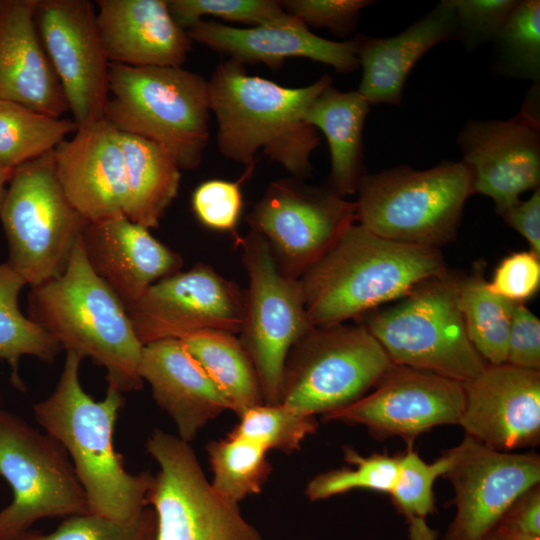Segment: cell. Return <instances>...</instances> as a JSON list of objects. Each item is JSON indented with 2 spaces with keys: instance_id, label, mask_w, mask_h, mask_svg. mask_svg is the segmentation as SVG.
<instances>
[{
  "instance_id": "1",
  "label": "cell",
  "mask_w": 540,
  "mask_h": 540,
  "mask_svg": "<svg viewBox=\"0 0 540 540\" xmlns=\"http://www.w3.org/2000/svg\"><path fill=\"white\" fill-rule=\"evenodd\" d=\"M447 273L440 249L392 241L355 223L298 281L310 324L327 327L364 316Z\"/></svg>"
},
{
  "instance_id": "2",
  "label": "cell",
  "mask_w": 540,
  "mask_h": 540,
  "mask_svg": "<svg viewBox=\"0 0 540 540\" xmlns=\"http://www.w3.org/2000/svg\"><path fill=\"white\" fill-rule=\"evenodd\" d=\"M82 358L66 351L64 367L54 391L34 405L37 422L56 439L70 457L87 497L89 512L129 520L148 506L154 476L132 474L113 446V431L123 393L108 383L103 400L95 401L82 388Z\"/></svg>"
},
{
  "instance_id": "3",
  "label": "cell",
  "mask_w": 540,
  "mask_h": 540,
  "mask_svg": "<svg viewBox=\"0 0 540 540\" xmlns=\"http://www.w3.org/2000/svg\"><path fill=\"white\" fill-rule=\"evenodd\" d=\"M207 85L209 109L218 122V147L225 157L248 167L263 150L293 177L311 175L310 157L320 138L304 114L332 85L329 76L305 87L288 88L250 75L244 65L229 59L216 67Z\"/></svg>"
},
{
  "instance_id": "4",
  "label": "cell",
  "mask_w": 540,
  "mask_h": 540,
  "mask_svg": "<svg viewBox=\"0 0 540 540\" xmlns=\"http://www.w3.org/2000/svg\"><path fill=\"white\" fill-rule=\"evenodd\" d=\"M28 314L66 351L104 367L108 383L122 393L142 388L144 345L126 306L88 262L81 237L64 271L31 287Z\"/></svg>"
},
{
  "instance_id": "5",
  "label": "cell",
  "mask_w": 540,
  "mask_h": 540,
  "mask_svg": "<svg viewBox=\"0 0 540 540\" xmlns=\"http://www.w3.org/2000/svg\"><path fill=\"white\" fill-rule=\"evenodd\" d=\"M207 81L182 67L109 64L104 119L166 149L180 169L199 166L209 141Z\"/></svg>"
},
{
  "instance_id": "6",
  "label": "cell",
  "mask_w": 540,
  "mask_h": 540,
  "mask_svg": "<svg viewBox=\"0 0 540 540\" xmlns=\"http://www.w3.org/2000/svg\"><path fill=\"white\" fill-rule=\"evenodd\" d=\"M356 192L358 224L392 241L437 249L456 237L465 202L474 194L462 161L365 173Z\"/></svg>"
},
{
  "instance_id": "7",
  "label": "cell",
  "mask_w": 540,
  "mask_h": 540,
  "mask_svg": "<svg viewBox=\"0 0 540 540\" xmlns=\"http://www.w3.org/2000/svg\"><path fill=\"white\" fill-rule=\"evenodd\" d=\"M460 278L426 281L392 305L367 313L362 323L394 365L429 371L458 382L487 363L470 342L459 304Z\"/></svg>"
},
{
  "instance_id": "8",
  "label": "cell",
  "mask_w": 540,
  "mask_h": 540,
  "mask_svg": "<svg viewBox=\"0 0 540 540\" xmlns=\"http://www.w3.org/2000/svg\"><path fill=\"white\" fill-rule=\"evenodd\" d=\"M7 263L31 287L60 275L88 221L66 196L54 150L16 168L0 206Z\"/></svg>"
},
{
  "instance_id": "9",
  "label": "cell",
  "mask_w": 540,
  "mask_h": 540,
  "mask_svg": "<svg viewBox=\"0 0 540 540\" xmlns=\"http://www.w3.org/2000/svg\"><path fill=\"white\" fill-rule=\"evenodd\" d=\"M391 365L362 323L312 327L287 354L280 404L325 416L366 395Z\"/></svg>"
},
{
  "instance_id": "10",
  "label": "cell",
  "mask_w": 540,
  "mask_h": 540,
  "mask_svg": "<svg viewBox=\"0 0 540 540\" xmlns=\"http://www.w3.org/2000/svg\"><path fill=\"white\" fill-rule=\"evenodd\" d=\"M0 475L13 491L0 511V540H17L43 518L90 513L64 447L1 405Z\"/></svg>"
},
{
  "instance_id": "11",
  "label": "cell",
  "mask_w": 540,
  "mask_h": 540,
  "mask_svg": "<svg viewBox=\"0 0 540 540\" xmlns=\"http://www.w3.org/2000/svg\"><path fill=\"white\" fill-rule=\"evenodd\" d=\"M236 242L249 280L239 340L256 370L264 404H280L287 354L313 326L299 281L279 269L266 239L250 231Z\"/></svg>"
},
{
  "instance_id": "12",
  "label": "cell",
  "mask_w": 540,
  "mask_h": 540,
  "mask_svg": "<svg viewBox=\"0 0 540 540\" xmlns=\"http://www.w3.org/2000/svg\"><path fill=\"white\" fill-rule=\"evenodd\" d=\"M146 447L160 467L147 498L157 540H264L238 504L213 490L189 443L155 429Z\"/></svg>"
},
{
  "instance_id": "13",
  "label": "cell",
  "mask_w": 540,
  "mask_h": 540,
  "mask_svg": "<svg viewBox=\"0 0 540 540\" xmlns=\"http://www.w3.org/2000/svg\"><path fill=\"white\" fill-rule=\"evenodd\" d=\"M279 269L298 280L357 221L356 204L296 177L272 181L246 216Z\"/></svg>"
},
{
  "instance_id": "14",
  "label": "cell",
  "mask_w": 540,
  "mask_h": 540,
  "mask_svg": "<svg viewBox=\"0 0 540 540\" xmlns=\"http://www.w3.org/2000/svg\"><path fill=\"white\" fill-rule=\"evenodd\" d=\"M448 452L443 477L453 487L456 513L441 540H486L511 505L539 485L538 454L497 451L469 436Z\"/></svg>"
},
{
  "instance_id": "15",
  "label": "cell",
  "mask_w": 540,
  "mask_h": 540,
  "mask_svg": "<svg viewBox=\"0 0 540 540\" xmlns=\"http://www.w3.org/2000/svg\"><path fill=\"white\" fill-rule=\"evenodd\" d=\"M244 308L245 291L239 285L198 263L157 281L126 309L146 345L203 330L239 334Z\"/></svg>"
},
{
  "instance_id": "16",
  "label": "cell",
  "mask_w": 540,
  "mask_h": 540,
  "mask_svg": "<svg viewBox=\"0 0 540 540\" xmlns=\"http://www.w3.org/2000/svg\"><path fill=\"white\" fill-rule=\"evenodd\" d=\"M38 32L79 126L104 119L109 97V60L89 0H38Z\"/></svg>"
},
{
  "instance_id": "17",
  "label": "cell",
  "mask_w": 540,
  "mask_h": 540,
  "mask_svg": "<svg viewBox=\"0 0 540 540\" xmlns=\"http://www.w3.org/2000/svg\"><path fill=\"white\" fill-rule=\"evenodd\" d=\"M373 388L324 420L364 426L377 439L398 436L408 447L434 427L459 423L464 403L461 382L392 364Z\"/></svg>"
},
{
  "instance_id": "18",
  "label": "cell",
  "mask_w": 540,
  "mask_h": 540,
  "mask_svg": "<svg viewBox=\"0 0 540 540\" xmlns=\"http://www.w3.org/2000/svg\"><path fill=\"white\" fill-rule=\"evenodd\" d=\"M538 85L521 110L507 120H470L458 136L462 162L469 168L473 193L490 197L502 215L520 195L540 184Z\"/></svg>"
},
{
  "instance_id": "19",
  "label": "cell",
  "mask_w": 540,
  "mask_h": 540,
  "mask_svg": "<svg viewBox=\"0 0 540 540\" xmlns=\"http://www.w3.org/2000/svg\"><path fill=\"white\" fill-rule=\"evenodd\" d=\"M461 385L464 403L458 425L466 436L503 452L538 444L539 370L487 364Z\"/></svg>"
},
{
  "instance_id": "20",
  "label": "cell",
  "mask_w": 540,
  "mask_h": 540,
  "mask_svg": "<svg viewBox=\"0 0 540 540\" xmlns=\"http://www.w3.org/2000/svg\"><path fill=\"white\" fill-rule=\"evenodd\" d=\"M54 162L66 196L85 220L125 214L124 158L119 131L108 121L79 126L72 139L54 149Z\"/></svg>"
},
{
  "instance_id": "21",
  "label": "cell",
  "mask_w": 540,
  "mask_h": 540,
  "mask_svg": "<svg viewBox=\"0 0 540 540\" xmlns=\"http://www.w3.org/2000/svg\"><path fill=\"white\" fill-rule=\"evenodd\" d=\"M190 40L224 54L242 65L263 63L279 69L285 60L307 58L332 66L340 73L359 67L354 40L336 42L321 38L299 19H287L248 28L200 20L187 30Z\"/></svg>"
},
{
  "instance_id": "22",
  "label": "cell",
  "mask_w": 540,
  "mask_h": 540,
  "mask_svg": "<svg viewBox=\"0 0 540 540\" xmlns=\"http://www.w3.org/2000/svg\"><path fill=\"white\" fill-rule=\"evenodd\" d=\"M81 240L91 267L126 308L183 266L177 252L124 215L88 222Z\"/></svg>"
},
{
  "instance_id": "23",
  "label": "cell",
  "mask_w": 540,
  "mask_h": 540,
  "mask_svg": "<svg viewBox=\"0 0 540 540\" xmlns=\"http://www.w3.org/2000/svg\"><path fill=\"white\" fill-rule=\"evenodd\" d=\"M37 2L0 1V100L61 118L69 109L38 32Z\"/></svg>"
},
{
  "instance_id": "24",
  "label": "cell",
  "mask_w": 540,
  "mask_h": 540,
  "mask_svg": "<svg viewBox=\"0 0 540 540\" xmlns=\"http://www.w3.org/2000/svg\"><path fill=\"white\" fill-rule=\"evenodd\" d=\"M139 374L151 386L157 405L173 420L178 437L190 443L230 405L179 339L144 345Z\"/></svg>"
},
{
  "instance_id": "25",
  "label": "cell",
  "mask_w": 540,
  "mask_h": 540,
  "mask_svg": "<svg viewBox=\"0 0 540 540\" xmlns=\"http://www.w3.org/2000/svg\"><path fill=\"white\" fill-rule=\"evenodd\" d=\"M97 24L110 63L181 67L191 49L187 31L166 0H98Z\"/></svg>"
},
{
  "instance_id": "26",
  "label": "cell",
  "mask_w": 540,
  "mask_h": 540,
  "mask_svg": "<svg viewBox=\"0 0 540 540\" xmlns=\"http://www.w3.org/2000/svg\"><path fill=\"white\" fill-rule=\"evenodd\" d=\"M456 27L454 8L450 0H444L395 36L357 35L353 40L362 68L357 91L369 104L399 106L412 68L431 48L455 36Z\"/></svg>"
},
{
  "instance_id": "27",
  "label": "cell",
  "mask_w": 540,
  "mask_h": 540,
  "mask_svg": "<svg viewBox=\"0 0 540 540\" xmlns=\"http://www.w3.org/2000/svg\"><path fill=\"white\" fill-rule=\"evenodd\" d=\"M369 103L358 91L325 88L307 107L304 120L326 137L331 155V190L345 197L365 175L363 127Z\"/></svg>"
},
{
  "instance_id": "28",
  "label": "cell",
  "mask_w": 540,
  "mask_h": 540,
  "mask_svg": "<svg viewBox=\"0 0 540 540\" xmlns=\"http://www.w3.org/2000/svg\"><path fill=\"white\" fill-rule=\"evenodd\" d=\"M126 173L125 217L147 229L156 228L177 196L181 172L160 145L119 131Z\"/></svg>"
},
{
  "instance_id": "29",
  "label": "cell",
  "mask_w": 540,
  "mask_h": 540,
  "mask_svg": "<svg viewBox=\"0 0 540 540\" xmlns=\"http://www.w3.org/2000/svg\"><path fill=\"white\" fill-rule=\"evenodd\" d=\"M179 340L222 392L230 410L237 416L264 404L254 365L235 334L203 330Z\"/></svg>"
},
{
  "instance_id": "30",
  "label": "cell",
  "mask_w": 540,
  "mask_h": 540,
  "mask_svg": "<svg viewBox=\"0 0 540 540\" xmlns=\"http://www.w3.org/2000/svg\"><path fill=\"white\" fill-rule=\"evenodd\" d=\"M459 304L467 336L489 365L506 363L513 303L489 290L484 265L459 280Z\"/></svg>"
},
{
  "instance_id": "31",
  "label": "cell",
  "mask_w": 540,
  "mask_h": 540,
  "mask_svg": "<svg viewBox=\"0 0 540 540\" xmlns=\"http://www.w3.org/2000/svg\"><path fill=\"white\" fill-rule=\"evenodd\" d=\"M73 119L55 118L0 100V166L14 171L52 150L76 132Z\"/></svg>"
},
{
  "instance_id": "32",
  "label": "cell",
  "mask_w": 540,
  "mask_h": 540,
  "mask_svg": "<svg viewBox=\"0 0 540 540\" xmlns=\"http://www.w3.org/2000/svg\"><path fill=\"white\" fill-rule=\"evenodd\" d=\"M23 277L7 262L0 264V359L13 369V382L18 387V362L22 356H35L52 362L61 346L40 325L25 316L18 305Z\"/></svg>"
},
{
  "instance_id": "33",
  "label": "cell",
  "mask_w": 540,
  "mask_h": 540,
  "mask_svg": "<svg viewBox=\"0 0 540 540\" xmlns=\"http://www.w3.org/2000/svg\"><path fill=\"white\" fill-rule=\"evenodd\" d=\"M206 452L213 490L234 504L260 493L272 472L267 451L245 439L227 436L213 440L207 444Z\"/></svg>"
},
{
  "instance_id": "34",
  "label": "cell",
  "mask_w": 540,
  "mask_h": 540,
  "mask_svg": "<svg viewBox=\"0 0 540 540\" xmlns=\"http://www.w3.org/2000/svg\"><path fill=\"white\" fill-rule=\"evenodd\" d=\"M345 466L321 472L306 485L305 495L310 501H319L364 489L390 493L399 470V456L373 453L362 456L352 447L343 448Z\"/></svg>"
},
{
  "instance_id": "35",
  "label": "cell",
  "mask_w": 540,
  "mask_h": 540,
  "mask_svg": "<svg viewBox=\"0 0 540 540\" xmlns=\"http://www.w3.org/2000/svg\"><path fill=\"white\" fill-rule=\"evenodd\" d=\"M239 422L227 434L248 440L266 451L290 455L318 428L315 416L298 413L282 404H261L244 411Z\"/></svg>"
},
{
  "instance_id": "36",
  "label": "cell",
  "mask_w": 540,
  "mask_h": 540,
  "mask_svg": "<svg viewBox=\"0 0 540 540\" xmlns=\"http://www.w3.org/2000/svg\"><path fill=\"white\" fill-rule=\"evenodd\" d=\"M501 69L514 77L540 78V1H518L495 39Z\"/></svg>"
},
{
  "instance_id": "37",
  "label": "cell",
  "mask_w": 540,
  "mask_h": 540,
  "mask_svg": "<svg viewBox=\"0 0 540 540\" xmlns=\"http://www.w3.org/2000/svg\"><path fill=\"white\" fill-rule=\"evenodd\" d=\"M399 456L396 483L389 493L392 503L407 520L426 517L435 511L434 484L447 472L451 456L446 450L433 462H426L410 446Z\"/></svg>"
},
{
  "instance_id": "38",
  "label": "cell",
  "mask_w": 540,
  "mask_h": 540,
  "mask_svg": "<svg viewBox=\"0 0 540 540\" xmlns=\"http://www.w3.org/2000/svg\"><path fill=\"white\" fill-rule=\"evenodd\" d=\"M17 540H157V519L149 506L123 521L87 513L67 517L52 533L30 530Z\"/></svg>"
},
{
  "instance_id": "39",
  "label": "cell",
  "mask_w": 540,
  "mask_h": 540,
  "mask_svg": "<svg viewBox=\"0 0 540 540\" xmlns=\"http://www.w3.org/2000/svg\"><path fill=\"white\" fill-rule=\"evenodd\" d=\"M175 22L185 31L203 16H213L250 27L281 21L290 17L275 0H166Z\"/></svg>"
},
{
  "instance_id": "40",
  "label": "cell",
  "mask_w": 540,
  "mask_h": 540,
  "mask_svg": "<svg viewBox=\"0 0 540 540\" xmlns=\"http://www.w3.org/2000/svg\"><path fill=\"white\" fill-rule=\"evenodd\" d=\"M254 165L237 181L211 179L201 183L192 194V208L205 227L216 231H234L242 212L241 183L253 172Z\"/></svg>"
},
{
  "instance_id": "41",
  "label": "cell",
  "mask_w": 540,
  "mask_h": 540,
  "mask_svg": "<svg viewBox=\"0 0 540 540\" xmlns=\"http://www.w3.org/2000/svg\"><path fill=\"white\" fill-rule=\"evenodd\" d=\"M456 16L455 36L472 50L497 38L518 1L450 0Z\"/></svg>"
},
{
  "instance_id": "42",
  "label": "cell",
  "mask_w": 540,
  "mask_h": 540,
  "mask_svg": "<svg viewBox=\"0 0 540 540\" xmlns=\"http://www.w3.org/2000/svg\"><path fill=\"white\" fill-rule=\"evenodd\" d=\"M374 1L368 0H286L281 1L286 13L305 25L327 28L337 35H346L356 26L361 11Z\"/></svg>"
},
{
  "instance_id": "43",
  "label": "cell",
  "mask_w": 540,
  "mask_h": 540,
  "mask_svg": "<svg viewBox=\"0 0 540 540\" xmlns=\"http://www.w3.org/2000/svg\"><path fill=\"white\" fill-rule=\"evenodd\" d=\"M539 287L540 256L531 250L506 256L488 281L490 291L513 303L530 299Z\"/></svg>"
},
{
  "instance_id": "44",
  "label": "cell",
  "mask_w": 540,
  "mask_h": 540,
  "mask_svg": "<svg viewBox=\"0 0 540 540\" xmlns=\"http://www.w3.org/2000/svg\"><path fill=\"white\" fill-rule=\"evenodd\" d=\"M506 363L540 371V320L524 303L514 306Z\"/></svg>"
},
{
  "instance_id": "45",
  "label": "cell",
  "mask_w": 540,
  "mask_h": 540,
  "mask_svg": "<svg viewBox=\"0 0 540 540\" xmlns=\"http://www.w3.org/2000/svg\"><path fill=\"white\" fill-rule=\"evenodd\" d=\"M512 531L540 537V487L523 493L508 509L500 524Z\"/></svg>"
},
{
  "instance_id": "46",
  "label": "cell",
  "mask_w": 540,
  "mask_h": 540,
  "mask_svg": "<svg viewBox=\"0 0 540 540\" xmlns=\"http://www.w3.org/2000/svg\"><path fill=\"white\" fill-rule=\"evenodd\" d=\"M505 222L521 234L530 250L540 256V189L502 214Z\"/></svg>"
},
{
  "instance_id": "47",
  "label": "cell",
  "mask_w": 540,
  "mask_h": 540,
  "mask_svg": "<svg viewBox=\"0 0 540 540\" xmlns=\"http://www.w3.org/2000/svg\"><path fill=\"white\" fill-rule=\"evenodd\" d=\"M408 521L409 540H437V532L423 518L414 517Z\"/></svg>"
},
{
  "instance_id": "48",
  "label": "cell",
  "mask_w": 540,
  "mask_h": 540,
  "mask_svg": "<svg viewBox=\"0 0 540 540\" xmlns=\"http://www.w3.org/2000/svg\"><path fill=\"white\" fill-rule=\"evenodd\" d=\"M500 540H540L538 536L521 534L510 529L498 526L495 530Z\"/></svg>"
},
{
  "instance_id": "49",
  "label": "cell",
  "mask_w": 540,
  "mask_h": 540,
  "mask_svg": "<svg viewBox=\"0 0 540 540\" xmlns=\"http://www.w3.org/2000/svg\"><path fill=\"white\" fill-rule=\"evenodd\" d=\"M13 171L7 170L0 166V206L2 204L8 182L12 176Z\"/></svg>"
},
{
  "instance_id": "50",
  "label": "cell",
  "mask_w": 540,
  "mask_h": 540,
  "mask_svg": "<svg viewBox=\"0 0 540 540\" xmlns=\"http://www.w3.org/2000/svg\"><path fill=\"white\" fill-rule=\"evenodd\" d=\"M486 540H500L497 533L494 531Z\"/></svg>"
},
{
  "instance_id": "51",
  "label": "cell",
  "mask_w": 540,
  "mask_h": 540,
  "mask_svg": "<svg viewBox=\"0 0 540 540\" xmlns=\"http://www.w3.org/2000/svg\"><path fill=\"white\" fill-rule=\"evenodd\" d=\"M0 405H1V393H0Z\"/></svg>"
}]
</instances>
